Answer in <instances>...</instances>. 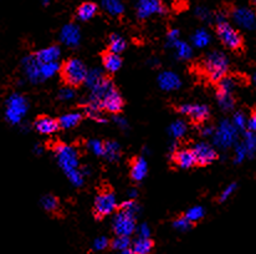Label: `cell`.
I'll use <instances>...</instances> for the list:
<instances>
[{"label": "cell", "mask_w": 256, "mask_h": 254, "mask_svg": "<svg viewBox=\"0 0 256 254\" xmlns=\"http://www.w3.org/2000/svg\"><path fill=\"white\" fill-rule=\"evenodd\" d=\"M104 156L108 162H117L121 157V146L116 141H104Z\"/></svg>", "instance_id": "484cf974"}, {"label": "cell", "mask_w": 256, "mask_h": 254, "mask_svg": "<svg viewBox=\"0 0 256 254\" xmlns=\"http://www.w3.org/2000/svg\"><path fill=\"white\" fill-rule=\"evenodd\" d=\"M236 189H238V183L232 182V183H230L229 186H228L226 188H225L224 191H222V193H220V196H219V198H218V201H219L220 203H222V202H225V201H226V199H229L230 197H232V194L235 193V191H236Z\"/></svg>", "instance_id": "ee69618b"}, {"label": "cell", "mask_w": 256, "mask_h": 254, "mask_svg": "<svg viewBox=\"0 0 256 254\" xmlns=\"http://www.w3.org/2000/svg\"><path fill=\"white\" fill-rule=\"evenodd\" d=\"M60 128L64 130H68V128H74L78 126L81 121H82V115L80 112H70V114L62 115L60 119H58Z\"/></svg>", "instance_id": "d4e9b609"}, {"label": "cell", "mask_w": 256, "mask_h": 254, "mask_svg": "<svg viewBox=\"0 0 256 254\" xmlns=\"http://www.w3.org/2000/svg\"><path fill=\"white\" fill-rule=\"evenodd\" d=\"M254 83H255V85H256V73L254 74Z\"/></svg>", "instance_id": "91938a15"}, {"label": "cell", "mask_w": 256, "mask_h": 254, "mask_svg": "<svg viewBox=\"0 0 256 254\" xmlns=\"http://www.w3.org/2000/svg\"><path fill=\"white\" fill-rule=\"evenodd\" d=\"M126 49V40L118 34H111L108 37V51L114 54H121Z\"/></svg>", "instance_id": "f1b7e54d"}, {"label": "cell", "mask_w": 256, "mask_h": 254, "mask_svg": "<svg viewBox=\"0 0 256 254\" xmlns=\"http://www.w3.org/2000/svg\"><path fill=\"white\" fill-rule=\"evenodd\" d=\"M248 130L256 132V109L252 111V114L250 115L249 119H248Z\"/></svg>", "instance_id": "f907efd6"}, {"label": "cell", "mask_w": 256, "mask_h": 254, "mask_svg": "<svg viewBox=\"0 0 256 254\" xmlns=\"http://www.w3.org/2000/svg\"><path fill=\"white\" fill-rule=\"evenodd\" d=\"M167 12L162 0H137L136 3V13L140 20L148 19L153 15H164Z\"/></svg>", "instance_id": "30bf717a"}, {"label": "cell", "mask_w": 256, "mask_h": 254, "mask_svg": "<svg viewBox=\"0 0 256 254\" xmlns=\"http://www.w3.org/2000/svg\"><path fill=\"white\" fill-rule=\"evenodd\" d=\"M58 71H60V64L56 63H48V64H42V80H46L50 79L51 76L55 75Z\"/></svg>", "instance_id": "e575fe53"}, {"label": "cell", "mask_w": 256, "mask_h": 254, "mask_svg": "<svg viewBox=\"0 0 256 254\" xmlns=\"http://www.w3.org/2000/svg\"><path fill=\"white\" fill-rule=\"evenodd\" d=\"M203 70L212 83H219L220 80L226 78V74L229 71V60L226 55L220 51H213L208 54L204 59Z\"/></svg>", "instance_id": "7a4b0ae2"}, {"label": "cell", "mask_w": 256, "mask_h": 254, "mask_svg": "<svg viewBox=\"0 0 256 254\" xmlns=\"http://www.w3.org/2000/svg\"><path fill=\"white\" fill-rule=\"evenodd\" d=\"M114 121L117 122V124L120 125V126H124V127H127V122H126V120L124 119H120V117H114Z\"/></svg>", "instance_id": "db71d44e"}, {"label": "cell", "mask_w": 256, "mask_h": 254, "mask_svg": "<svg viewBox=\"0 0 256 254\" xmlns=\"http://www.w3.org/2000/svg\"><path fill=\"white\" fill-rule=\"evenodd\" d=\"M138 237L140 238H150V229L147 224L140 225V228L137 229Z\"/></svg>", "instance_id": "681fc988"}, {"label": "cell", "mask_w": 256, "mask_h": 254, "mask_svg": "<svg viewBox=\"0 0 256 254\" xmlns=\"http://www.w3.org/2000/svg\"><path fill=\"white\" fill-rule=\"evenodd\" d=\"M87 105H94L101 109L102 111L118 115L124 109V101L114 81L104 76V80L91 90Z\"/></svg>", "instance_id": "6da1fadb"}, {"label": "cell", "mask_w": 256, "mask_h": 254, "mask_svg": "<svg viewBox=\"0 0 256 254\" xmlns=\"http://www.w3.org/2000/svg\"><path fill=\"white\" fill-rule=\"evenodd\" d=\"M98 13V5L96 3L86 2L82 3L76 10V17L81 22H88L92 18H94Z\"/></svg>", "instance_id": "603a6c76"}, {"label": "cell", "mask_w": 256, "mask_h": 254, "mask_svg": "<svg viewBox=\"0 0 256 254\" xmlns=\"http://www.w3.org/2000/svg\"><path fill=\"white\" fill-rule=\"evenodd\" d=\"M154 247V243L150 238H140L138 237L137 239L133 242V244L130 245V249H132L133 254H150Z\"/></svg>", "instance_id": "cb8c5ba5"}, {"label": "cell", "mask_w": 256, "mask_h": 254, "mask_svg": "<svg viewBox=\"0 0 256 254\" xmlns=\"http://www.w3.org/2000/svg\"><path fill=\"white\" fill-rule=\"evenodd\" d=\"M196 15H198L202 20L210 19V14H209L208 10L202 9V8H198V9H196Z\"/></svg>", "instance_id": "816d5d0a"}, {"label": "cell", "mask_w": 256, "mask_h": 254, "mask_svg": "<svg viewBox=\"0 0 256 254\" xmlns=\"http://www.w3.org/2000/svg\"><path fill=\"white\" fill-rule=\"evenodd\" d=\"M60 48L56 45H51L48 48L42 49L38 53H35L34 55L36 56L38 60L42 64H48V63H56L60 58Z\"/></svg>", "instance_id": "44dd1931"}, {"label": "cell", "mask_w": 256, "mask_h": 254, "mask_svg": "<svg viewBox=\"0 0 256 254\" xmlns=\"http://www.w3.org/2000/svg\"><path fill=\"white\" fill-rule=\"evenodd\" d=\"M110 244H111V240L108 239L107 237H98L94 239V250H104L106 249L107 247H110Z\"/></svg>", "instance_id": "bcb514c9"}, {"label": "cell", "mask_w": 256, "mask_h": 254, "mask_svg": "<svg viewBox=\"0 0 256 254\" xmlns=\"http://www.w3.org/2000/svg\"><path fill=\"white\" fill-rule=\"evenodd\" d=\"M58 97H60V100H62V101H68V100H72L74 97H75V92H74L72 87L65 86L60 90V92H58Z\"/></svg>", "instance_id": "7dc6e473"}, {"label": "cell", "mask_w": 256, "mask_h": 254, "mask_svg": "<svg viewBox=\"0 0 256 254\" xmlns=\"http://www.w3.org/2000/svg\"><path fill=\"white\" fill-rule=\"evenodd\" d=\"M104 75L100 69H94V70L88 71L86 76V80H85V85L88 87L90 90L94 89L102 80H104Z\"/></svg>", "instance_id": "4dcf8cb0"}, {"label": "cell", "mask_w": 256, "mask_h": 254, "mask_svg": "<svg viewBox=\"0 0 256 254\" xmlns=\"http://www.w3.org/2000/svg\"><path fill=\"white\" fill-rule=\"evenodd\" d=\"M54 153L58 160V166L64 171V173L71 169L78 168V151L75 147L66 143H56L54 146Z\"/></svg>", "instance_id": "52a82bcc"}, {"label": "cell", "mask_w": 256, "mask_h": 254, "mask_svg": "<svg viewBox=\"0 0 256 254\" xmlns=\"http://www.w3.org/2000/svg\"><path fill=\"white\" fill-rule=\"evenodd\" d=\"M193 224L194 223H192L184 214L176 217L173 222V227L176 228V230H180V232H186V230L192 229V228H193Z\"/></svg>", "instance_id": "74e56055"}, {"label": "cell", "mask_w": 256, "mask_h": 254, "mask_svg": "<svg viewBox=\"0 0 256 254\" xmlns=\"http://www.w3.org/2000/svg\"><path fill=\"white\" fill-rule=\"evenodd\" d=\"M29 102L26 97L20 94H12L8 97L5 105V119L9 124L19 125L28 114Z\"/></svg>", "instance_id": "277c9868"}, {"label": "cell", "mask_w": 256, "mask_h": 254, "mask_svg": "<svg viewBox=\"0 0 256 254\" xmlns=\"http://www.w3.org/2000/svg\"><path fill=\"white\" fill-rule=\"evenodd\" d=\"M244 146L248 151L249 157H254L256 153V132L246 130L244 132Z\"/></svg>", "instance_id": "1f68e13d"}, {"label": "cell", "mask_w": 256, "mask_h": 254, "mask_svg": "<svg viewBox=\"0 0 256 254\" xmlns=\"http://www.w3.org/2000/svg\"><path fill=\"white\" fill-rule=\"evenodd\" d=\"M87 73L85 64L75 58L68 59L60 65V75L66 86L78 87L85 84Z\"/></svg>", "instance_id": "3957f363"}, {"label": "cell", "mask_w": 256, "mask_h": 254, "mask_svg": "<svg viewBox=\"0 0 256 254\" xmlns=\"http://www.w3.org/2000/svg\"><path fill=\"white\" fill-rule=\"evenodd\" d=\"M118 208L122 209V211L130 213V214L132 215H137V213L140 212V206H138L137 202H136L134 199H127V201L122 202V203L118 206Z\"/></svg>", "instance_id": "b9f144b4"}, {"label": "cell", "mask_w": 256, "mask_h": 254, "mask_svg": "<svg viewBox=\"0 0 256 254\" xmlns=\"http://www.w3.org/2000/svg\"><path fill=\"white\" fill-rule=\"evenodd\" d=\"M114 232L116 235H127L130 237L132 233L136 232L137 225H136V215L120 209L117 214L114 215V222H112Z\"/></svg>", "instance_id": "8fae6325"}, {"label": "cell", "mask_w": 256, "mask_h": 254, "mask_svg": "<svg viewBox=\"0 0 256 254\" xmlns=\"http://www.w3.org/2000/svg\"><path fill=\"white\" fill-rule=\"evenodd\" d=\"M234 90H235V81L234 79L224 78L218 83L216 90V99L218 104L224 111H232L235 106L234 99Z\"/></svg>", "instance_id": "ba28073f"}, {"label": "cell", "mask_w": 256, "mask_h": 254, "mask_svg": "<svg viewBox=\"0 0 256 254\" xmlns=\"http://www.w3.org/2000/svg\"><path fill=\"white\" fill-rule=\"evenodd\" d=\"M137 191H136V188H132L130 192H128V199H134L136 197H137Z\"/></svg>", "instance_id": "11a10c76"}, {"label": "cell", "mask_w": 256, "mask_h": 254, "mask_svg": "<svg viewBox=\"0 0 256 254\" xmlns=\"http://www.w3.org/2000/svg\"><path fill=\"white\" fill-rule=\"evenodd\" d=\"M85 112L90 119L94 120V121L98 122H106V119L102 117V110L98 109L97 106H94V105H87Z\"/></svg>", "instance_id": "60d3db41"}, {"label": "cell", "mask_w": 256, "mask_h": 254, "mask_svg": "<svg viewBox=\"0 0 256 254\" xmlns=\"http://www.w3.org/2000/svg\"><path fill=\"white\" fill-rule=\"evenodd\" d=\"M158 85L163 91H176L182 86V81L176 74L172 71H163L158 76Z\"/></svg>", "instance_id": "d6986e66"}, {"label": "cell", "mask_w": 256, "mask_h": 254, "mask_svg": "<svg viewBox=\"0 0 256 254\" xmlns=\"http://www.w3.org/2000/svg\"><path fill=\"white\" fill-rule=\"evenodd\" d=\"M252 5H254V7H256V0H252Z\"/></svg>", "instance_id": "6f0895ef"}, {"label": "cell", "mask_w": 256, "mask_h": 254, "mask_svg": "<svg viewBox=\"0 0 256 254\" xmlns=\"http://www.w3.org/2000/svg\"><path fill=\"white\" fill-rule=\"evenodd\" d=\"M200 133L204 136V137H210L212 135H214V128L212 126H204L202 128Z\"/></svg>", "instance_id": "f5cc1de1"}, {"label": "cell", "mask_w": 256, "mask_h": 254, "mask_svg": "<svg viewBox=\"0 0 256 254\" xmlns=\"http://www.w3.org/2000/svg\"><path fill=\"white\" fill-rule=\"evenodd\" d=\"M173 49L176 50V58L180 59V60H189L193 55V50H192L190 46L186 43L182 42V40H178L173 45Z\"/></svg>", "instance_id": "f546056e"}, {"label": "cell", "mask_w": 256, "mask_h": 254, "mask_svg": "<svg viewBox=\"0 0 256 254\" xmlns=\"http://www.w3.org/2000/svg\"><path fill=\"white\" fill-rule=\"evenodd\" d=\"M40 203H42L44 211L50 213V214H56L60 211V201L54 194H45L42 201H40Z\"/></svg>", "instance_id": "83f0119b"}, {"label": "cell", "mask_w": 256, "mask_h": 254, "mask_svg": "<svg viewBox=\"0 0 256 254\" xmlns=\"http://www.w3.org/2000/svg\"><path fill=\"white\" fill-rule=\"evenodd\" d=\"M235 24L246 30H254L256 28V14L249 8H235L232 12Z\"/></svg>", "instance_id": "5bb4252c"}, {"label": "cell", "mask_w": 256, "mask_h": 254, "mask_svg": "<svg viewBox=\"0 0 256 254\" xmlns=\"http://www.w3.org/2000/svg\"><path fill=\"white\" fill-rule=\"evenodd\" d=\"M34 127L42 135H52V133L58 132L60 130V125H58V120L54 119V117L46 116V115L36 117L34 122Z\"/></svg>", "instance_id": "ac0fdd59"}, {"label": "cell", "mask_w": 256, "mask_h": 254, "mask_svg": "<svg viewBox=\"0 0 256 254\" xmlns=\"http://www.w3.org/2000/svg\"><path fill=\"white\" fill-rule=\"evenodd\" d=\"M102 63H104V69H106L108 73L114 74L121 69L122 66V59L118 54L111 53V51H104L102 54Z\"/></svg>", "instance_id": "7402d4cb"}, {"label": "cell", "mask_w": 256, "mask_h": 254, "mask_svg": "<svg viewBox=\"0 0 256 254\" xmlns=\"http://www.w3.org/2000/svg\"><path fill=\"white\" fill-rule=\"evenodd\" d=\"M22 70L28 80L32 83H39L42 80V63L35 55H29L22 59Z\"/></svg>", "instance_id": "9a60e30c"}, {"label": "cell", "mask_w": 256, "mask_h": 254, "mask_svg": "<svg viewBox=\"0 0 256 254\" xmlns=\"http://www.w3.org/2000/svg\"><path fill=\"white\" fill-rule=\"evenodd\" d=\"M60 40L61 43L65 44L68 48H76L81 40L80 28L74 24V23L66 24L60 32Z\"/></svg>", "instance_id": "2e32d148"}, {"label": "cell", "mask_w": 256, "mask_h": 254, "mask_svg": "<svg viewBox=\"0 0 256 254\" xmlns=\"http://www.w3.org/2000/svg\"><path fill=\"white\" fill-rule=\"evenodd\" d=\"M102 8L111 17H121L124 13V5L120 0H102Z\"/></svg>", "instance_id": "4316f807"}, {"label": "cell", "mask_w": 256, "mask_h": 254, "mask_svg": "<svg viewBox=\"0 0 256 254\" xmlns=\"http://www.w3.org/2000/svg\"><path fill=\"white\" fill-rule=\"evenodd\" d=\"M186 122H183L182 120H178V121L173 122L170 125V135L173 136L174 138H180L186 135Z\"/></svg>", "instance_id": "ab89813d"}, {"label": "cell", "mask_w": 256, "mask_h": 254, "mask_svg": "<svg viewBox=\"0 0 256 254\" xmlns=\"http://www.w3.org/2000/svg\"><path fill=\"white\" fill-rule=\"evenodd\" d=\"M179 40V30L178 29H170L167 34V45L172 46Z\"/></svg>", "instance_id": "c3c4849f"}, {"label": "cell", "mask_w": 256, "mask_h": 254, "mask_svg": "<svg viewBox=\"0 0 256 254\" xmlns=\"http://www.w3.org/2000/svg\"><path fill=\"white\" fill-rule=\"evenodd\" d=\"M239 131L228 120L222 121L216 131H214V143L220 148H229L235 145Z\"/></svg>", "instance_id": "9c48e42d"}, {"label": "cell", "mask_w": 256, "mask_h": 254, "mask_svg": "<svg viewBox=\"0 0 256 254\" xmlns=\"http://www.w3.org/2000/svg\"><path fill=\"white\" fill-rule=\"evenodd\" d=\"M66 177L68 178V181L74 184L75 187H81L85 182V176L82 174V172L78 168L71 169V171L66 172Z\"/></svg>", "instance_id": "d590c367"}, {"label": "cell", "mask_w": 256, "mask_h": 254, "mask_svg": "<svg viewBox=\"0 0 256 254\" xmlns=\"http://www.w3.org/2000/svg\"><path fill=\"white\" fill-rule=\"evenodd\" d=\"M130 245H132V243H130V237H127V235H116V238L112 240L111 244H110V247H112L114 249L121 252V250H124V249H128V248H130Z\"/></svg>", "instance_id": "836d02e7"}, {"label": "cell", "mask_w": 256, "mask_h": 254, "mask_svg": "<svg viewBox=\"0 0 256 254\" xmlns=\"http://www.w3.org/2000/svg\"><path fill=\"white\" fill-rule=\"evenodd\" d=\"M204 214H206V209L200 206H196L189 208L184 215H186L192 223H196V222H199L200 219H203Z\"/></svg>", "instance_id": "8d00e7d4"}, {"label": "cell", "mask_w": 256, "mask_h": 254, "mask_svg": "<svg viewBox=\"0 0 256 254\" xmlns=\"http://www.w3.org/2000/svg\"><path fill=\"white\" fill-rule=\"evenodd\" d=\"M192 42H193L196 48H206L209 43H210V35L206 32L204 29L196 30L192 37Z\"/></svg>", "instance_id": "d6a6232c"}, {"label": "cell", "mask_w": 256, "mask_h": 254, "mask_svg": "<svg viewBox=\"0 0 256 254\" xmlns=\"http://www.w3.org/2000/svg\"><path fill=\"white\" fill-rule=\"evenodd\" d=\"M215 32H216L218 38H219V40L222 43L225 48L230 49L232 51L242 50L244 39H242V34L235 28H232L229 23H216Z\"/></svg>", "instance_id": "5b68a950"}, {"label": "cell", "mask_w": 256, "mask_h": 254, "mask_svg": "<svg viewBox=\"0 0 256 254\" xmlns=\"http://www.w3.org/2000/svg\"><path fill=\"white\" fill-rule=\"evenodd\" d=\"M176 111L188 117L194 124H203L210 117V110L206 105L183 104L176 107Z\"/></svg>", "instance_id": "7c38bea8"}, {"label": "cell", "mask_w": 256, "mask_h": 254, "mask_svg": "<svg viewBox=\"0 0 256 254\" xmlns=\"http://www.w3.org/2000/svg\"><path fill=\"white\" fill-rule=\"evenodd\" d=\"M173 163L179 168H192L196 165V156L192 148H180L173 155Z\"/></svg>", "instance_id": "e0dca14e"}, {"label": "cell", "mask_w": 256, "mask_h": 254, "mask_svg": "<svg viewBox=\"0 0 256 254\" xmlns=\"http://www.w3.org/2000/svg\"><path fill=\"white\" fill-rule=\"evenodd\" d=\"M148 173V163L147 161L144 160L140 156H137V157L132 158L130 161V178L134 182H140L144 179V177L147 176Z\"/></svg>", "instance_id": "ffe728a7"}, {"label": "cell", "mask_w": 256, "mask_h": 254, "mask_svg": "<svg viewBox=\"0 0 256 254\" xmlns=\"http://www.w3.org/2000/svg\"><path fill=\"white\" fill-rule=\"evenodd\" d=\"M246 157H249V156H248L246 148H245L244 143H240V145H238L236 147H235V163H242Z\"/></svg>", "instance_id": "f6af8a7d"}, {"label": "cell", "mask_w": 256, "mask_h": 254, "mask_svg": "<svg viewBox=\"0 0 256 254\" xmlns=\"http://www.w3.org/2000/svg\"><path fill=\"white\" fill-rule=\"evenodd\" d=\"M120 254H133V252H132V249H130V248H128V249L121 250V252H120Z\"/></svg>", "instance_id": "9f6ffc18"}, {"label": "cell", "mask_w": 256, "mask_h": 254, "mask_svg": "<svg viewBox=\"0 0 256 254\" xmlns=\"http://www.w3.org/2000/svg\"><path fill=\"white\" fill-rule=\"evenodd\" d=\"M42 2H44V4H48V3L50 2V0H42Z\"/></svg>", "instance_id": "680465c9"}, {"label": "cell", "mask_w": 256, "mask_h": 254, "mask_svg": "<svg viewBox=\"0 0 256 254\" xmlns=\"http://www.w3.org/2000/svg\"><path fill=\"white\" fill-rule=\"evenodd\" d=\"M232 125L238 131L245 132L248 130V117L242 112H235L232 116Z\"/></svg>", "instance_id": "f35d334b"}, {"label": "cell", "mask_w": 256, "mask_h": 254, "mask_svg": "<svg viewBox=\"0 0 256 254\" xmlns=\"http://www.w3.org/2000/svg\"><path fill=\"white\" fill-rule=\"evenodd\" d=\"M87 148L96 156H104V142L100 140H90L87 142Z\"/></svg>", "instance_id": "7bdbcfd3"}, {"label": "cell", "mask_w": 256, "mask_h": 254, "mask_svg": "<svg viewBox=\"0 0 256 254\" xmlns=\"http://www.w3.org/2000/svg\"><path fill=\"white\" fill-rule=\"evenodd\" d=\"M194 156H196V165L206 167V166L212 165L218 160L216 150L206 142H198L192 148Z\"/></svg>", "instance_id": "4fadbf2b"}, {"label": "cell", "mask_w": 256, "mask_h": 254, "mask_svg": "<svg viewBox=\"0 0 256 254\" xmlns=\"http://www.w3.org/2000/svg\"><path fill=\"white\" fill-rule=\"evenodd\" d=\"M117 199L111 188H104L98 192L94 203V215L96 219H102L112 214L117 209Z\"/></svg>", "instance_id": "8992f818"}]
</instances>
